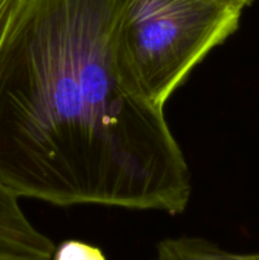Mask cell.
Instances as JSON below:
<instances>
[{"label": "cell", "mask_w": 259, "mask_h": 260, "mask_svg": "<svg viewBox=\"0 0 259 260\" xmlns=\"http://www.w3.org/2000/svg\"><path fill=\"white\" fill-rule=\"evenodd\" d=\"M25 0H0V46L14 24Z\"/></svg>", "instance_id": "8992f818"}, {"label": "cell", "mask_w": 259, "mask_h": 260, "mask_svg": "<svg viewBox=\"0 0 259 260\" xmlns=\"http://www.w3.org/2000/svg\"><path fill=\"white\" fill-rule=\"evenodd\" d=\"M243 10L221 0H126L116 36L124 79L164 108L193 69L238 30Z\"/></svg>", "instance_id": "7a4b0ae2"}, {"label": "cell", "mask_w": 259, "mask_h": 260, "mask_svg": "<svg viewBox=\"0 0 259 260\" xmlns=\"http://www.w3.org/2000/svg\"><path fill=\"white\" fill-rule=\"evenodd\" d=\"M151 260H259V251L233 253L206 239L179 236L160 241Z\"/></svg>", "instance_id": "277c9868"}, {"label": "cell", "mask_w": 259, "mask_h": 260, "mask_svg": "<svg viewBox=\"0 0 259 260\" xmlns=\"http://www.w3.org/2000/svg\"><path fill=\"white\" fill-rule=\"evenodd\" d=\"M221 2L230 3V4L236 5V7L241 8V9H245L246 7H250L255 0H221Z\"/></svg>", "instance_id": "52a82bcc"}, {"label": "cell", "mask_w": 259, "mask_h": 260, "mask_svg": "<svg viewBox=\"0 0 259 260\" xmlns=\"http://www.w3.org/2000/svg\"><path fill=\"white\" fill-rule=\"evenodd\" d=\"M18 200L0 183V260H52L56 245L30 223Z\"/></svg>", "instance_id": "3957f363"}, {"label": "cell", "mask_w": 259, "mask_h": 260, "mask_svg": "<svg viewBox=\"0 0 259 260\" xmlns=\"http://www.w3.org/2000/svg\"><path fill=\"white\" fill-rule=\"evenodd\" d=\"M126 0H25L0 46V183L19 198L180 215L190 170L122 74Z\"/></svg>", "instance_id": "6da1fadb"}, {"label": "cell", "mask_w": 259, "mask_h": 260, "mask_svg": "<svg viewBox=\"0 0 259 260\" xmlns=\"http://www.w3.org/2000/svg\"><path fill=\"white\" fill-rule=\"evenodd\" d=\"M52 260H107L103 251L81 240H66L56 246Z\"/></svg>", "instance_id": "5b68a950"}]
</instances>
